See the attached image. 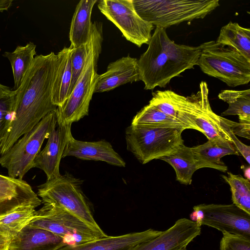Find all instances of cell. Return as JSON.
I'll use <instances>...</instances> for the list:
<instances>
[{
    "mask_svg": "<svg viewBox=\"0 0 250 250\" xmlns=\"http://www.w3.org/2000/svg\"><path fill=\"white\" fill-rule=\"evenodd\" d=\"M57 117L48 138L47 143L41 150L34 162V167L42 170L47 180L59 176V167L66 145L72 136V124H66L62 120L58 109Z\"/></svg>",
    "mask_w": 250,
    "mask_h": 250,
    "instance_id": "12",
    "label": "cell"
},
{
    "mask_svg": "<svg viewBox=\"0 0 250 250\" xmlns=\"http://www.w3.org/2000/svg\"><path fill=\"white\" fill-rule=\"evenodd\" d=\"M28 225L51 232L62 238L67 245L80 244L107 235L66 210L50 204H43Z\"/></svg>",
    "mask_w": 250,
    "mask_h": 250,
    "instance_id": "9",
    "label": "cell"
},
{
    "mask_svg": "<svg viewBox=\"0 0 250 250\" xmlns=\"http://www.w3.org/2000/svg\"><path fill=\"white\" fill-rule=\"evenodd\" d=\"M218 98L229 104L228 108L222 116L237 115L239 120L250 121V89L224 90Z\"/></svg>",
    "mask_w": 250,
    "mask_h": 250,
    "instance_id": "29",
    "label": "cell"
},
{
    "mask_svg": "<svg viewBox=\"0 0 250 250\" xmlns=\"http://www.w3.org/2000/svg\"><path fill=\"white\" fill-rule=\"evenodd\" d=\"M183 128H160L130 125L126 129L127 149L142 164L175 152L184 144Z\"/></svg>",
    "mask_w": 250,
    "mask_h": 250,
    "instance_id": "6",
    "label": "cell"
},
{
    "mask_svg": "<svg viewBox=\"0 0 250 250\" xmlns=\"http://www.w3.org/2000/svg\"><path fill=\"white\" fill-rule=\"evenodd\" d=\"M57 108L42 119L0 156V165L7 169L8 176L22 179L25 174L34 167L35 159L41 151L44 140L48 139L56 120Z\"/></svg>",
    "mask_w": 250,
    "mask_h": 250,
    "instance_id": "8",
    "label": "cell"
},
{
    "mask_svg": "<svg viewBox=\"0 0 250 250\" xmlns=\"http://www.w3.org/2000/svg\"><path fill=\"white\" fill-rule=\"evenodd\" d=\"M162 232L150 229L118 236L106 235L80 244L67 245L56 250H130L137 245L150 240Z\"/></svg>",
    "mask_w": 250,
    "mask_h": 250,
    "instance_id": "17",
    "label": "cell"
},
{
    "mask_svg": "<svg viewBox=\"0 0 250 250\" xmlns=\"http://www.w3.org/2000/svg\"><path fill=\"white\" fill-rule=\"evenodd\" d=\"M188 100L187 117L193 127L203 133L208 140L231 142L232 140L220 125L219 115L212 110L208 100V88L205 82H201L198 91Z\"/></svg>",
    "mask_w": 250,
    "mask_h": 250,
    "instance_id": "11",
    "label": "cell"
},
{
    "mask_svg": "<svg viewBox=\"0 0 250 250\" xmlns=\"http://www.w3.org/2000/svg\"><path fill=\"white\" fill-rule=\"evenodd\" d=\"M196 207L204 213L202 225L222 232L250 237V214L233 204H201Z\"/></svg>",
    "mask_w": 250,
    "mask_h": 250,
    "instance_id": "13",
    "label": "cell"
},
{
    "mask_svg": "<svg viewBox=\"0 0 250 250\" xmlns=\"http://www.w3.org/2000/svg\"><path fill=\"white\" fill-rule=\"evenodd\" d=\"M160 128L189 127L180 121L164 113L153 105L144 106L132 119L131 125Z\"/></svg>",
    "mask_w": 250,
    "mask_h": 250,
    "instance_id": "27",
    "label": "cell"
},
{
    "mask_svg": "<svg viewBox=\"0 0 250 250\" xmlns=\"http://www.w3.org/2000/svg\"><path fill=\"white\" fill-rule=\"evenodd\" d=\"M16 91L0 83V144L7 133L12 121Z\"/></svg>",
    "mask_w": 250,
    "mask_h": 250,
    "instance_id": "31",
    "label": "cell"
},
{
    "mask_svg": "<svg viewBox=\"0 0 250 250\" xmlns=\"http://www.w3.org/2000/svg\"><path fill=\"white\" fill-rule=\"evenodd\" d=\"M72 47H64L58 54L59 66L52 92L53 104L61 107L68 98L72 72L71 54Z\"/></svg>",
    "mask_w": 250,
    "mask_h": 250,
    "instance_id": "23",
    "label": "cell"
},
{
    "mask_svg": "<svg viewBox=\"0 0 250 250\" xmlns=\"http://www.w3.org/2000/svg\"><path fill=\"white\" fill-rule=\"evenodd\" d=\"M216 42L229 46L250 61V29L229 21L223 26Z\"/></svg>",
    "mask_w": 250,
    "mask_h": 250,
    "instance_id": "25",
    "label": "cell"
},
{
    "mask_svg": "<svg viewBox=\"0 0 250 250\" xmlns=\"http://www.w3.org/2000/svg\"><path fill=\"white\" fill-rule=\"evenodd\" d=\"M132 3L143 20L165 29L203 19L219 6L218 0H132Z\"/></svg>",
    "mask_w": 250,
    "mask_h": 250,
    "instance_id": "4",
    "label": "cell"
},
{
    "mask_svg": "<svg viewBox=\"0 0 250 250\" xmlns=\"http://www.w3.org/2000/svg\"><path fill=\"white\" fill-rule=\"evenodd\" d=\"M70 156L83 160L103 161L115 166H125L123 159L104 140L85 142L76 140L72 136L66 145L62 158Z\"/></svg>",
    "mask_w": 250,
    "mask_h": 250,
    "instance_id": "16",
    "label": "cell"
},
{
    "mask_svg": "<svg viewBox=\"0 0 250 250\" xmlns=\"http://www.w3.org/2000/svg\"><path fill=\"white\" fill-rule=\"evenodd\" d=\"M220 121L235 135L250 139V121L239 120L236 123L219 116Z\"/></svg>",
    "mask_w": 250,
    "mask_h": 250,
    "instance_id": "34",
    "label": "cell"
},
{
    "mask_svg": "<svg viewBox=\"0 0 250 250\" xmlns=\"http://www.w3.org/2000/svg\"><path fill=\"white\" fill-rule=\"evenodd\" d=\"M220 250H250V237L222 232Z\"/></svg>",
    "mask_w": 250,
    "mask_h": 250,
    "instance_id": "33",
    "label": "cell"
},
{
    "mask_svg": "<svg viewBox=\"0 0 250 250\" xmlns=\"http://www.w3.org/2000/svg\"><path fill=\"white\" fill-rule=\"evenodd\" d=\"M59 66L58 55L53 52L34 58L21 85L15 90L13 118L0 144V156L57 108L52 103V92Z\"/></svg>",
    "mask_w": 250,
    "mask_h": 250,
    "instance_id": "1",
    "label": "cell"
},
{
    "mask_svg": "<svg viewBox=\"0 0 250 250\" xmlns=\"http://www.w3.org/2000/svg\"><path fill=\"white\" fill-rule=\"evenodd\" d=\"M194 211L190 215V220L196 223V225L201 227L202 225V222L204 218V213L200 208H198L196 206L193 207Z\"/></svg>",
    "mask_w": 250,
    "mask_h": 250,
    "instance_id": "36",
    "label": "cell"
},
{
    "mask_svg": "<svg viewBox=\"0 0 250 250\" xmlns=\"http://www.w3.org/2000/svg\"><path fill=\"white\" fill-rule=\"evenodd\" d=\"M13 0H0V12L7 10L12 5Z\"/></svg>",
    "mask_w": 250,
    "mask_h": 250,
    "instance_id": "38",
    "label": "cell"
},
{
    "mask_svg": "<svg viewBox=\"0 0 250 250\" xmlns=\"http://www.w3.org/2000/svg\"><path fill=\"white\" fill-rule=\"evenodd\" d=\"M97 1V0H81L77 5L69 31L70 46L72 48H77L88 42L92 24V11Z\"/></svg>",
    "mask_w": 250,
    "mask_h": 250,
    "instance_id": "21",
    "label": "cell"
},
{
    "mask_svg": "<svg viewBox=\"0 0 250 250\" xmlns=\"http://www.w3.org/2000/svg\"><path fill=\"white\" fill-rule=\"evenodd\" d=\"M82 183L69 173L60 175L40 185L37 195L42 203L61 207L95 230L103 231L94 218L90 205L82 190Z\"/></svg>",
    "mask_w": 250,
    "mask_h": 250,
    "instance_id": "7",
    "label": "cell"
},
{
    "mask_svg": "<svg viewBox=\"0 0 250 250\" xmlns=\"http://www.w3.org/2000/svg\"><path fill=\"white\" fill-rule=\"evenodd\" d=\"M198 65L208 75L228 86L236 87L250 81V61L233 48L211 41L201 44Z\"/></svg>",
    "mask_w": 250,
    "mask_h": 250,
    "instance_id": "5",
    "label": "cell"
},
{
    "mask_svg": "<svg viewBox=\"0 0 250 250\" xmlns=\"http://www.w3.org/2000/svg\"><path fill=\"white\" fill-rule=\"evenodd\" d=\"M201 234V228L187 218H181L158 236L137 245L130 250H181Z\"/></svg>",
    "mask_w": 250,
    "mask_h": 250,
    "instance_id": "14",
    "label": "cell"
},
{
    "mask_svg": "<svg viewBox=\"0 0 250 250\" xmlns=\"http://www.w3.org/2000/svg\"><path fill=\"white\" fill-rule=\"evenodd\" d=\"M98 7L127 40L139 47L143 44H148L154 26L138 15L132 0H101Z\"/></svg>",
    "mask_w": 250,
    "mask_h": 250,
    "instance_id": "10",
    "label": "cell"
},
{
    "mask_svg": "<svg viewBox=\"0 0 250 250\" xmlns=\"http://www.w3.org/2000/svg\"><path fill=\"white\" fill-rule=\"evenodd\" d=\"M188 100L187 97L171 90H157L152 93L149 104L167 115L176 119L192 129L186 116Z\"/></svg>",
    "mask_w": 250,
    "mask_h": 250,
    "instance_id": "22",
    "label": "cell"
},
{
    "mask_svg": "<svg viewBox=\"0 0 250 250\" xmlns=\"http://www.w3.org/2000/svg\"><path fill=\"white\" fill-rule=\"evenodd\" d=\"M187 250V249H183V250Z\"/></svg>",
    "mask_w": 250,
    "mask_h": 250,
    "instance_id": "39",
    "label": "cell"
},
{
    "mask_svg": "<svg viewBox=\"0 0 250 250\" xmlns=\"http://www.w3.org/2000/svg\"><path fill=\"white\" fill-rule=\"evenodd\" d=\"M36 45L29 42L25 46H18L13 52H5L3 56L9 60L12 69L14 90L17 89L36 55Z\"/></svg>",
    "mask_w": 250,
    "mask_h": 250,
    "instance_id": "26",
    "label": "cell"
},
{
    "mask_svg": "<svg viewBox=\"0 0 250 250\" xmlns=\"http://www.w3.org/2000/svg\"><path fill=\"white\" fill-rule=\"evenodd\" d=\"M160 159L172 166L177 181L185 185L191 184L193 174L198 168L191 147L183 144L173 153Z\"/></svg>",
    "mask_w": 250,
    "mask_h": 250,
    "instance_id": "24",
    "label": "cell"
},
{
    "mask_svg": "<svg viewBox=\"0 0 250 250\" xmlns=\"http://www.w3.org/2000/svg\"><path fill=\"white\" fill-rule=\"evenodd\" d=\"M42 203L26 181L0 174V216L22 206L37 208Z\"/></svg>",
    "mask_w": 250,
    "mask_h": 250,
    "instance_id": "15",
    "label": "cell"
},
{
    "mask_svg": "<svg viewBox=\"0 0 250 250\" xmlns=\"http://www.w3.org/2000/svg\"><path fill=\"white\" fill-rule=\"evenodd\" d=\"M33 206H25L0 216V232L11 240L33 218L36 210Z\"/></svg>",
    "mask_w": 250,
    "mask_h": 250,
    "instance_id": "28",
    "label": "cell"
},
{
    "mask_svg": "<svg viewBox=\"0 0 250 250\" xmlns=\"http://www.w3.org/2000/svg\"><path fill=\"white\" fill-rule=\"evenodd\" d=\"M222 177L230 186L233 204L250 214V180L229 172Z\"/></svg>",
    "mask_w": 250,
    "mask_h": 250,
    "instance_id": "30",
    "label": "cell"
},
{
    "mask_svg": "<svg viewBox=\"0 0 250 250\" xmlns=\"http://www.w3.org/2000/svg\"><path fill=\"white\" fill-rule=\"evenodd\" d=\"M139 81L138 59L128 55L110 63L106 71L99 75L94 93L108 91L122 84Z\"/></svg>",
    "mask_w": 250,
    "mask_h": 250,
    "instance_id": "18",
    "label": "cell"
},
{
    "mask_svg": "<svg viewBox=\"0 0 250 250\" xmlns=\"http://www.w3.org/2000/svg\"><path fill=\"white\" fill-rule=\"evenodd\" d=\"M11 239L0 232V250H9Z\"/></svg>",
    "mask_w": 250,
    "mask_h": 250,
    "instance_id": "37",
    "label": "cell"
},
{
    "mask_svg": "<svg viewBox=\"0 0 250 250\" xmlns=\"http://www.w3.org/2000/svg\"><path fill=\"white\" fill-rule=\"evenodd\" d=\"M67 245L51 232L27 225L12 239L9 250H56Z\"/></svg>",
    "mask_w": 250,
    "mask_h": 250,
    "instance_id": "19",
    "label": "cell"
},
{
    "mask_svg": "<svg viewBox=\"0 0 250 250\" xmlns=\"http://www.w3.org/2000/svg\"><path fill=\"white\" fill-rule=\"evenodd\" d=\"M103 24L92 23L89 37V49L85 65L72 93L61 107H58L64 123L72 124L88 115L92 99L99 74L97 62L103 41Z\"/></svg>",
    "mask_w": 250,
    "mask_h": 250,
    "instance_id": "3",
    "label": "cell"
},
{
    "mask_svg": "<svg viewBox=\"0 0 250 250\" xmlns=\"http://www.w3.org/2000/svg\"><path fill=\"white\" fill-rule=\"evenodd\" d=\"M220 125L223 128L228 134L229 137L232 140V143L238 151L239 154H241L245 159L247 162L250 163V147L242 143L237 137L225 125L220 122Z\"/></svg>",
    "mask_w": 250,
    "mask_h": 250,
    "instance_id": "35",
    "label": "cell"
},
{
    "mask_svg": "<svg viewBox=\"0 0 250 250\" xmlns=\"http://www.w3.org/2000/svg\"><path fill=\"white\" fill-rule=\"evenodd\" d=\"M89 39L88 42L77 48H72L71 54L72 77L68 92V98L73 91L85 65L89 49Z\"/></svg>",
    "mask_w": 250,
    "mask_h": 250,
    "instance_id": "32",
    "label": "cell"
},
{
    "mask_svg": "<svg viewBox=\"0 0 250 250\" xmlns=\"http://www.w3.org/2000/svg\"><path fill=\"white\" fill-rule=\"evenodd\" d=\"M146 51L138 60L140 79L145 89L165 87L170 80L198 65L201 45L191 46L171 41L165 28L156 27Z\"/></svg>",
    "mask_w": 250,
    "mask_h": 250,
    "instance_id": "2",
    "label": "cell"
},
{
    "mask_svg": "<svg viewBox=\"0 0 250 250\" xmlns=\"http://www.w3.org/2000/svg\"><path fill=\"white\" fill-rule=\"evenodd\" d=\"M191 148L198 169L209 167L226 172L228 167L221 159L229 155H239L233 144L221 140H208Z\"/></svg>",
    "mask_w": 250,
    "mask_h": 250,
    "instance_id": "20",
    "label": "cell"
}]
</instances>
